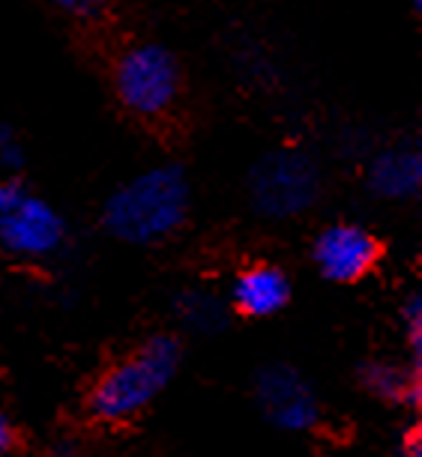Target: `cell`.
Instances as JSON below:
<instances>
[{"label": "cell", "instance_id": "30bf717a", "mask_svg": "<svg viewBox=\"0 0 422 457\" xmlns=\"http://www.w3.org/2000/svg\"><path fill=\"white\" fill-rule=\"evenodd\" d=\"M359 383H363V389L368 395H375V398H381L386 403H410L413 407L422 395L417 374L386 359L366 361L359 368Z\"/></svg>", "mask_w": 422, "mask_h": 457}, {"label": "cell", "instance_id": "8992f818", "mask_svg": "<svg viewBox=\"0 0 422 457\" xmlns=\"http://www.w3.org/2000/svg\"><path fill=\"white\" fill-rule=\"evenodd\" d=\"M255 398L264 416L279 430H291V434L315 428L317 416H321L315 389L291 365L264 368L255 379Z\"/></svg>", "mask_w": 422, "mask_h": 457}, {"label": "cell", "instance_id": "9a60e30c", "mask_svg": "<svg viewBox=\"0 0 422 457\" xmlns=\"http://www.w3.org/2000/svg\"><path fill=\"white\" fill-rule=\"evenodd\" d=\"M13 443H15V428H13L10 416L0 410V452H10Z\"/></svg>", "mask_w": 422, "mask_h": 457}, {"label": "cell", "instance_id": "ba28073f", "mask_svg": "<svg viewBox=\"0 0 422 457\" xmlns=\"http://www.w3.org/2000/svg\"><path fill=\"white\" fill-rule=\"evenodd\" d=\"M231 299H234L237 312L246 317H273L288 305L291 281L279 266L255 263L237 275Z\"/></svg>", "mask_w": 422, "mask_h": 457}, {"label": "cell", "instance_id": "277c9868", "mask_svg": "<svg viewBox=\"0 0 422 457\" xmlns=\"http://www.w3.org/2000/svg\"><path fill=\"white\" fill-rule=\"evenodd\" d=\"M252 204L261 215L288 219L315 204L321 192V170L306 153L279 150L264 156L249 177Z\"/></svg>", "mask_w": 422, "mask_h": 457}, {"label": "cell", "instance_id": "3957f363", "mask_svg": "<svg viewBox=\"0 0 422 457\" xmlns=\"http://www.w3.org/2000/svg\"><path fill=\"white\" fill-rule=\"evenodd\" d=\"M114 90L132 114L156 117L168 111L180 93V66L174 54L156 42L126 48L114 66Z\"/></svg>", "mask_w": 422, "mask_h": 457}, {"label": "cell", "instance_id": "e0dca14e", "mask_svg": "<svg viewBox=\"0 0 422 457\" xmlns=\"http://www.w3.org/2000/svg\"><path fill=\"white\" fill-rule=\"evenodd\" d=\"M417 4H422V0H417Z\"/></svg>", "mask_w": 422, "mask_h": 457}, {"label": "cell", "instance_id": "7c38bea8", "mask_svg": "<svg viewBox=\"0 0 422 457\" xmlns=\"http://www.w3.org/2000/svg\"><path fill=\"white\" fill-rule=\"evenodd\" d=\"M404 326H408V344H410V353L417 359V365L422 361V296H413L408 299L404 305Z\"/></svg>", "mask_w": 422, "mask_h": 457}, {"label": "cell", "instance_id": "5b68a950", "mask_svg": "<svg viewBox=\"0 0 422 457\" xmlns=\"http://www.w3.org/2000/svg\"><path fill=\"white\" fill-rule=\"evenodd\" d=\"M66 239L60 212L21 183H0V245L21 257H46Z\"/></svg>", "mask_w": 422, "mask_h": 457}, {"label": "cell", "instance_id": "7a4b0ae2", "mask_svg": "<svg viewBox=\"0 0 422 457\" xmlns=\"http://www.w3.org/2000/svg\"><path fill=\"white\" fill-rule=\"evenodd\" d=\"M180 368V344L171 335H153L111 365L90 389V412L102 421H126L148 410Z\"/></svg>", "mask_w": 422, "mask_h": 457}, {"label": "cell", "instance_id": "52a82bcc", "mask_svg": "<svg viewBox=\"0 0 422 457\" xmlns=\"http://www.w3.org/2000/svg\"><path fill=\"white\" fill-rule=\"evenodd\" d=\"M317 272L326 281L335 284H354L363 278L366 272H372V266L381 257V245L359 224H333L321 237L315 239L312 248Z\"/></svg>", "mask_w": 422, "mask_h": 457}, {"label": "cell", "instance_id": "2e32d148", "mask_svg": "<svg viewBox=\"0 0 422 457\" xmlns=\"http://www.w3.org/2000/svg\"><path fill=\"white\" fill-rule=\"evenodd\" d=\"M401 457H422V434H413L404 439V452H401Z\"/></svg>", "mask_w": 422, "mask_h": 457}, {"label": "cell", "instance_id": "4fadbf2b", "mask_svg": "<svg viewBox=\"0 0 422 457\" xmlns=\"http://www.w3.org/2000/svg\"><path fill=\"white\" fill-rule=\"evenodd\" d=\"M0 162H4L6 168L21 165V146L15 141V132L6 123H0Z\"/></svg>", "mask_w": 422, "mask_h": 457}, {"label": "cell", "instance_id": "9c48e42d", "mask_svg": "<svg viewBox=\"0 0 422 457\" xmlns=\"http://www.w3.org/2000/svg\"><path fill=\"white\" fill-rule=\"evenodd\" d=\"M422 183V159L417 150H390L381 153L372 168H368V186L375 195L386 201H404V197L417 195Z\"/></svg>", "mask_w": 422, "mask_h": 457}, {"label": "cell", "instance_id": "6da1fadb", "mask_svg": "<svg viewBox=\"0 0 422 457\" xmlns=\"http://www.w3.org/2000/svg\"><path fill=\"white\" fill-rule=\"evenodd\" d=\"M189 183L177 165L150 168L108 197L102 221L108 234L132 245H153L186 221Z\"/></svg>", "mask_w": 422, "mask_h": 457}, {"label": "cell", "instance_id": "8fae6325", "mask_svg": "<svg viewBox=\"0 0 422 457\" xmlns=\"http://www.w3.org/2000/svg\"><path fill=\"white\" fill-rule=\"evenodd\" d=\"M180 312H183V320L198 332H213L216 326H222V320H225L219 302L213 296H201V293L186 296L183 305H180Z\"/></svg>", "mask_w": 422, "mask_h": 457}, {"label": "cell", "instance_id": "5bb4252c", "mask_svg": "<svg viewBox=\"0 0 422 457\" xmlns=\"http://www.w3.org/2000/svg\"><path fill=\"white\" fill-rule=\"evenodd\" d=\"M55 6H60L63 12H72V15H90L97 12L106 0H51Z\"/></svg>", "mask_w": 422, "mask_h": 457}]
</instances>
